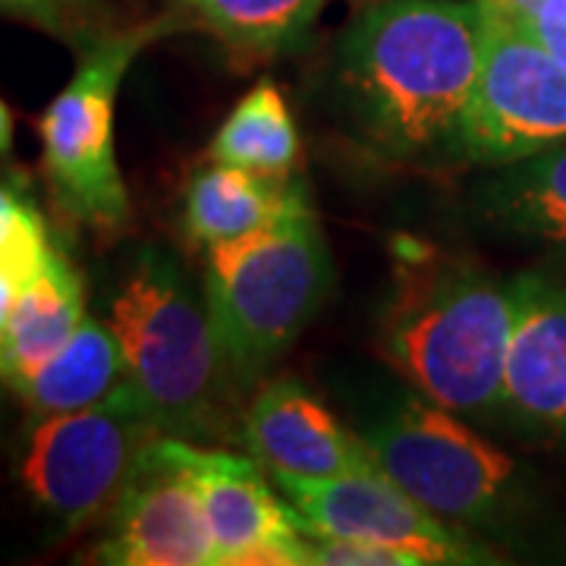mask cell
<instances>
[{
  "label": "cell",
  "mask_w": 566,
  "mask_h": 566,
  "mask_svg": "<svg viewBox=\"0 0 566 566\" xmlns=\"http://www.w3.org/2000/svg\"><path fill=\"white\" fill-rule=\"evenodd\" d=\"M95 554L114 566H218L182 438L158 434L148 441L111 504L107 535Z\"/></svg>",
  "instance_id": "obj_9"
},
{
  "label": "cell",
  "mask_w": 566,
  "mask_h": 566,
  "mask_svg": "<svg viewBox=\"0 0 566 566\" xmlns=\"http://www.w3.org/2000/svg\"><path fill=\"white\" fill-rule=\"evenodd\" d=\"M85 322V290L70 259L54 249L51 262L39 277L17 290L3 349H0V378L3 385H22L32 378L51 356H57L66 340Z\"/></svg>",
  "instance_id": "obj_15"
},
{
  "label": "cell",
  "mask_w": 566,
  "mask_h": 566,
  "mask_svg": "<svg viewBox=\"0 0 566 566\" xmlns=\"http://www.w3.org/2000/svg\"><path fill=\"white\" fill-rule=\"evenodd\" d=\"M227 44L252 54H277L305 39L324 0H182Z\"/></svg>",
  "instance_id": "obj_18"
},
{
  "label": "cell",
  "mask_w": 566,
  "mask_h": 566,
  "mask_svg": "<svg viewBox=\"0 0 566 566\" xmlns=\"http://www.w3.org/2000/svg\"><path fill=\"white\" fill-rule=\"evenodd\" d=\"M494 208L510 230L566 243V145L520 161L501 182Z\"/></svg>",
  "instance_id": "obj_19"
},
{
  "label": "cell",
  "mask_w": 566,
  "mask_h": 566,
  "mask_svg": "<svg viewBox=\"0 0 566 566\" xmlns=\"http://www.w3.org/2000/svg\"><path fill=\"white\" fill-rule=\"evenodd\" d=\"M161 431L129 381L76 412L41 416L20 450V482L39 510L80 528L117 501L142 450Z\"/></svg>",
  "instance_id": "obj_6"
},
{
  "label": "cell",
  "mask_w": 566,
  "mask_h": 566,
  "mask_svg": "<svg viewBox=\"0 0 566 566\" xmlns=\"http://www.w3.org/2000/svg\"><path fill=\"white\" fill-rule=\"evenodd\" d=\"M0 281H7V274H3V271H0Z\"/></svg>",
  "instance_id": "obj_27"
},
{
  "label": "cell",
  "mask_w": 566,
  "mask_h": 566,
  "mask_svg": "<svg viewBox=\"0 0 566 566\" xmlns=\"http://www.w3.org/2000/svg\"><path fill=\"white\" fill-rule=\"evenodd\" d=\"M13 283L0 281V349H3V334H7V318H10V305H13Z\"/></svg>",
  "instance_id": "obj_26"
},
{
  "label": "cell",
  "mask_w": 566,
  "mask_h": 566,
  "mask_svg": "<svg viewBox=\"0 0 566 566\" xmlns=\"http://www.w3.org/2000/svg\"><path fill=\"white\" fill-rule=\"evenodd\" d=\"M510 283L513 334L501 409L532 434L566 441V281L520 274Z\"/></svg>",
  "instance_id": "obj_12"
},
{
  "label": "cell",
  "mask_w": 566,
  "mask_h": 566,
  "mask_svg": "<svg viewBox=\"0 0 566 566\" xmlns=\"http://www.w3.org/2000/svg\"><path fill=\"white\" fill-rule=\"evenodd\" d=\"M51 255L54 245L39 208L20 189L0 182V271L13 290L39 277Z\"/></svg>",
  "instance_id": "obj_20"
},
{
  "label": "cell",
  "mask_w": 566,
  "mask_h": 566,
  "mask_svg": "<svg viewBox=\"0 0 566 566\" xmlns=\"http://www.w3.org/2000/svg\"><path fill=\"white\" fill-rule=\"evenodd\" d=\"M300 151L303 142L281 88L274 82H259L223 120L208 148V158L264 177H290L300 161Z\"/></svg>",
  "instance_id": "obj_17"
},
{
  "label": "cell",
  "mask_w": 566,
  "mask_h": 566,
  "mask_svg": "<svg viewBox=\"0 0 566 566\" xmlns=\"http://www.w3.org/2000/svg\"><path fill=\"white\" fill-rule=\"evenodd\" d=\"M243 444L264 472L283 479H334L371 465L363 438L349 434L327 406L293 378H277L245 409Z\"/></svg>",
  "instance_id": "obj_13"
},
{
  "label": "cell",
  "mask_w": 566,
  "mask_h": 566,
  "mask_svg": "<svg viewBox=\"0 0 566 566\" xmlns=\"http://www.w3.org/2000/svg\"><path fill=\"white\" fill-rule=\"evenodd\" d=\"M371 460L450 526L491 520L513 485L516 465L475 434L463 416L431 400H403L363 434Z\"/></svg>",
  "instance_id": "obj_7"
},
{
  "label": "cell",
  "mask_w": 566,
  "mask_h": 566,
  "mask_svg": "<svg viewBox=\"0 0 566 566\" xmlns=\"http://www.w3.org/2000/svg\"><path fill=\"white\" fill-rule=\"evenodd\" d=\"M331 290V249L312 205L208 249L205 305L233 387L259 385Z\"/></svg>",
  "instance_id": "obj_4"
},
{
  "label": "cell",
  "mask_w": 566,
  "mask_h": 566,
  "mask_svg": "<svg viewBox=\"0 0 566 566\" xmlns=\"http://www.w3.org/2000/svg\"><path fill=\"white\" fill-rule=\"evenodd\" d=\"M290 504L300 510L308 532L356 538L394 547L424 564H485V551L453 532L450 523L409 497L378 463L353 469L334 479L277 482Z\"/></svg>",
  "instance_id": "obj_10"
},
{
  "label": "cell",
  "mask_w": 566,
  "mask_h": 566,
  "mask_svg": "<svg viewBox=\"0 0 566 566\" xmlns=\"http://www.w3.org/2000/svg\"><path fill=\"white\" fill-rule=\"evenodd\" d=\"M126 381V363L111 324L85 315L80 331L51 356L32 378L13 387L22 406L41 419L57 412H76L107 400Z\"/></svg>",
  "instance_id": "obj_16"
},
{
  "label": "cell",
  "mask_w": 566,
  "mask_h": 566,
  "mask_svg": "<svg viewBox=\"0 0 566 566\" xmlns=\"http://www.w3.org/2000/svg\"><path fill=\"white\" fill-rule=\"evenodd\" d=\"M164 22L98 39L39 120L41 167L54 202L73 223L117 233L129 221V196L117 167L114 111L120 82Z\"/></svg>",
  "instance_id": "obj_5"
},
{
  "label": "cell",
  "mask_w": 566,
  "mask_h": 566,
  "mask_svg": "<svg viewBox=\"0 0 566 566\" xmlns=\"http://www.w3.org/2000/svg\"><path fill=\"white\" fill-rule=\"evenodd\" d=\"M491 3H497L501 10H506V13L516 17V20H528V17L538 10L542 0H491Z\"/></svg>",
  "instance_id": "obj_25"
},
{
  "label": "cell",
  "mask_w": 566,
  "mask_h": 566,
  "mask_svg": "<svg viewBox=\"0 0 566 566\" xmlns=\"http://www.w3.org/2000/svg\"><path fill=\"white\" fill-rule=\"evenodd\" d=\"M520 22L554 61L566 66V0H542L538 10L528 20Z\"/></svg>",
  "instance_id": "obj_22"
},
{
  "label": "cell",
  "mask_w": 566,
  "mask_h": 566,
  "mask_svg": "<svg viewBox=\"0 0 566 566\" xmlns=\"http://www.w3.org/2000/svg\"><path fill=\"white\" fill-rule=\"evenodd\" d=\"M305 554H308V566H419V560L406 551L368 545L340 535H322V532H308Z\"/></svg>",
  "instance_id": "obj_21"
},
{
  "label": "cell",
  "mask_w": 566,
  "mask_h": 566,
  "mask_svg": "<svg viewBox=\"0 0 566 566\" xmlns=\"http://www.w3.org/2000/svg\"><path fill=\"white\" fill-rule=\"evenodd\" d=\"M186 465L202 494L218 566H308V523L264 482L252 457L182 441Z\"/></svg>",
  "instance_id": "obj_11"
},
{
  "label": "cell",
  "mask_w": 566,
  "mask_h": 566,
  "mask_svg": "<svg viewBox=\"0 0 566 566\" xmlns=\"http://www.w3.org/2000/svg\"><path fill=\"white\" fill-rule=\"evenodd\" d=\"M485 32V0L368 7L340 48L344 82L368 136L400 158L460 155Z\"/></svg>",
  "instance_id": "obj_1"
},
{
  "label": "cell",
  "mask_w": 566,
  "mask_h": 566,
  "mask_svg": "<svg viewBox=\"0 0 566 566\" xmlns=\"http://www.w3.org/2000/svg\"><path fill=\"white\" fill-rule=\"evenodd\" d=\"M482 70L465 111L460 155L520 164L566 145V66L497 3L485 0Z\"/></svg>",
  "instance_id": "obj_8"
},
{
  "label": "cell",
  "mask_w": 566,
  "mask_h": 566,
  "mask_svg": "<svg viewBox=\"0 0 566 566\" xmlns=\"http://www.w3.org/2000/svg\"><path fill=\"white\" fill-rule=\"evenodd\" d=\"M111 331L126 381L161 434L205 441L221 434L227 378L208 305L161 249H142L111 300Z\"/></svg>",
  "instance_id": "obj_3"
},
{
  "label": "cell",
  "mask_w": 566,
  "mask_h": 566,
  "mask_svg": "<svg viewBox=\"0 0 566 566\" xmlns=\"http://www.w3.org/2000/svg\"><path fill=\"white\" fill-rule=\"evenodd\" d=\"M10 151H13V114L0 98V158H7Z\"/></svg>",
  "instance_id": "obj_24"
},
{
  "label": "cell",
  "mask_w": 566,
  "mask_h": 566,
  "mask_svg": "<svg viewBox=\"0 0 566 566\" xmlns=\"http://www.w3.org/2000/svg\"><path fill=\"white\" fill-rule=\"evenodd\" d=\"M85 7L88 0H0V13H17L51 29H61L70 20H76Z\"/></svg>",
  "instance_id": "obj_23"
},
{
  "label": "cell",
  "mask_w": 566,
  "mask_h": 566,
  "mask_svg": "<svg viewBox=\"0 0 566 566\" xmlns=\"http://www.w3.org/2000/svg\"><path fill=\"white\" fill-rule=\"evenodd\" d=\"M513 283L482 268L428 255L406 264L381 324L385 359L419 397L463 419L504 400Z\"/></svg>",
  "instance_id": "obj_2"
},
{
  "label": "cell",
  "mask_w": 566,
  "mask_h": 566,
  "mask_svg": "<svg viewBox=\"0 0 566 566\" xmlns=\"http://www.w3.org/2000/svg\"><path fill=\"white\" fill-rule=\"evenodd\" d=\"M0 385H3V378H0Z\"/></svg>",
  "instance_id": "obj_28"
},
{
  "label": "cell",
  "mask_w": 566,
  "mask_h": 566,
  "mask_svg": "<svg viewBox=\"0 0 566 566\" xmlns=\"http://www.w3.org/2000/svg\"><path fill=\"white\" fill-rule=\"evenodd\" d=\"M303 205H308L305 189L290 177H264L211 161L205 170H196L186 186L182 227L192 243L211 249L281 221Z\"/></svg>",
  "instance_id": "obj_14"
}]
</instances>
